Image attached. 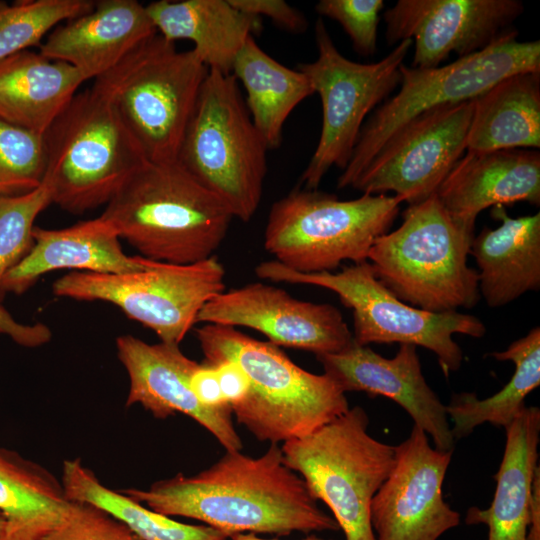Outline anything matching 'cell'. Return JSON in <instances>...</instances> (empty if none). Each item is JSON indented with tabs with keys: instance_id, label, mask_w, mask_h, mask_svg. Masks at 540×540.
Masks as SVG:
<instances>
[{
	"instance_id": "6da1fadb",
	"label": "cell",
	"mask_w": 540,
	"mask_h": 540,
	"mask_svg": "<svg viewBox=\"0 0 540 540\" xmlns=\"http://www.w3.org/2000/svg\"><path fill=\"white\" fill-rule=\"evenodd\" d=\"M119 491L155 512L202 521L229 537L243 532L286 536L339 529L336 520L320 509L303 478L285 464L277 444L256 458L226 451L193 476L179 473L148 489Z\"/></svg>"
},
{
	"instance_id": "7a4b0ae2",
	"label": "cell",
	"mask_w": 540,
	"mask_h": 540,
	"mask_svg": "<svg viewBox=\"0 0 540 540\" xmlns=\"http://www.w3.org/2000/svg\"><path fill=\"white\" fill-rule=\"evenodd\" d=\"M100 216L141 257L178 265L213 256L234 219L225 203L176 160L146 161Z\"/></svg>"
},
{
	"instance_id": "3957f363",
	"label": "cell",
	"mask_w": 540,
	"mask_h": 540,
	"mask_svg": "<svg viewBox=\"0 0 540 540\" xmlns=\"http://www.w3.org/2000/svg\"><path fill=\"white\" fill-rule=\"evenodd\" d=\"M196 337L203 362L231 360L247 375L248 395L232 412L259 441L277 444L305 436L350 408L328 375L304 370L269 341L220 324H202Z\"/></svg>"
},
{
	"instance_id": "277c9868",
	"label": "cell",
	"mask_w": 540,
	"mask_h": 540,
	"mask_svg": "<svg viewBox=\"0 0 540 540\" xmlns=\"http://www.w3.org/2000/svg\"><path fill=\"white\" fill-rule=\"evenodd\" d=\"M401 225L379 236L367 261L401 301L429 312L471 308L480 298L478 272L467 264L474 231L456 221L436 193L409 205Z\"/></svg>"
},
{
	"instance_id": "5b68a950",
	"label": "cell",
	"mask_w": 540,
	"mask_h": 540,
	"mask_svg": "<svg viewBox=\"0 0 540 540\" xmlns=\"http://www.w3.org/2000/svg\"><path fill=\"white\" fill-rule=\"evenodd\" d=\"M209 69L156 33L105 74L97 89L150 162L175 161Z\"/></svg>"
},
{
	"instance_id": "8992f818",
	"label": "cell",
	"mask_w": 540,
	"mask_h": 540,
	"mask_svg": "<svg viewBox=\"0 0 540 540\" xmlns=\"http://www.w3.org/2000/svg\"><path fill=\"white\" fill-rule=\"evenodd\" d=\"M268 146L232 74L209 70L176 161L215 194L234 218L255 215L267 173Z\"/></svg>"
},
{
	"instance_id": "52a82bcc",
	"label": "cell",
	"mask_w": 540,
	"mask_h": 540,
	"mask_svg": "<svg viewBox=\"0 0 540 540\" xmlns=\"http://www.w3.org/2000/svg\"><path fill=\"white\" fill-rule=\"evenodd\" d=\"M52 203L82 214L107 203L147 160L110 102L76 93L43 134Z\"/></svg>"
},
{
	"instance_id": "ba28073f",
	"label": "cell",
	"mask_w": 540,
	"mask_h": 540,
	"mask_svg": "<svg viewBox=\"0 0 540 540\" xmlns=\"http://www.w3.org/2000/svg\"><path fill=\"white\" fill-rule=\"evenodd\" d=\"M401 203L395 195L339 200L317 189H294L269 210L264 248L300 273L333 272L345 260L364 262L374 241L388 232Z\"/></svg>"
},
{
	"instance_id": "9c48e42d",
	"label": "cell",
	"mask_w": 540,
	"mask_h": 540,
	"mask_svg": "<svg viewBox=\"0 0 540 540\" xmlns=\"http://www.w3.org/2000/svg\"><path fill=\"white\" fill-rule=\"evenodd\" d=\"M368 426L366 411L354 406L281 447L285 464L329 507L345 540H375L371 501L395 463V446L372 437Z\"/></svg>"
},
{
	"instance_id": "30bf717a",
	"label": "cell",
	"mask_w": 540,
	"mask_h": 540,
	"mask_svg": "<svg viewBox=\"0 0 540 540\" xmlns=\"http://www.w3.org/2000/svg\"><path fill=\"white\" fill-rule=\"evenodd\" d=\"M257 277L272 282L306 284L337 294L353 313V340L361 346L411 344L432 351L446 377L457 371L463 352L454 334L480 338L486 333L476 316L458 311L435 313L411 306L397 298L376 277L368 261L353 263L339 272L300 273L276 260L260 262Z\"/></svg>"
},
{
	"instance_id": "8fae6325",
	"label": "cell",
	"mask_w": 540,
	"mask_h": 540,
	"mask_svg": "<svg viewBox=\"0 0 540 540\" xmlns=\"http://www.w3.org/2000/svg\"><path fill=\"white\" fill-rule=\"evenodd\" d=\"M517 31L487 48L435 68L400 66V90L363 125L337 187H352L387 140L419 115L472 100L504 78L540 72V42L517 41Z\"/></svg>"
},
{
	"instance_id": "7c38bea8",
	"label": "cell",
	"mask_w": 540,
	"mask_h": 540,
	"mask_svg": "<svg viewBox=\"0 0 540 540\" xmlns=\"http://www.w3.org/2000/svg\"><path fill=\"white\" fill-rule=\"evenodd\" d=\"M224 279L225 269L213 255L185 265L150 260L147 268L128 273L70 272L53 283L52 292L111 303L161 342L180 345L203 306L224 291Z\"/></svg>"
},
{
	"instance_id": "4fadbf2b",
	"label": "cell",
	"mask_w": 540,
	"mask_h": 540,
	"mask_svg": "<svg viewBox=\"0 0 540 540\" xmlns=\"http://www.w3.org/2000/svg\"><path fill=\"white\" fill-rule=\"evenodd\" d=\"M315 40L317 58L298 67L322 104L318 144L301 176L305 189H317L332 167L347 166L365 118L400 84V66L413 45L406 39L378 62H354L340 53L321 18Z\"/></svg>"
},
{
	"instance_id": "5bb4252c",
	"label": "cell",
	"mask_w": 540,
	"mask_h": 540,
	"mask_svg": "<svg viewBox=\"0 0 540 540\" xmlns=\"http://www.w3.org/2000/svg\"><path fill=\"white\" fill-rule=\"evenodd\" d=\"M474 99L429 110L394 133L352 188L413 205L435 194L466 150Z\"/></svg>"
},
{
	"instance_id": "9a60e30c",
	"label": "cell",
	"mask_w": 540,
	"mask_h": 540,
	"mask_svg": "<svg viewBox=\"0 0 540 540\" xmlns=\"http://www.w3.org/2000/svg\"><path fill=\"white\" fill-rule=\"evenodd\" d=\"M452 453L432 447L414 424L409 437L395 446L394 466L371 501L375 540H438L459 525L460 514L442 493Z\"/></svg>"
},
{
	"instance_id": "2e32d148",
	"label": "cell",
	"mask_w": 540,
	"mask_h": 540,
	"mask_svg": "<svg viewBox=\"0 0 540 540\" xmlns=\"http://www.w3.org/2000/svg\"><path fill=\"white\" fill-rule=\"evenodd\" d=\"M523 11L519 0H398L384 13L385 36L389 45L412 40V67L435 68L516 32Z\"/></svg>"
},
{
	"instance_id": "e0dca14e",
	"label": "cell",
	"mask_w": 540,
	"mask_h": 540,
	"mask_svg": "<svg viewBox=\"0 0 540 540\" xmlns=\"http://www.w3.org/2000/svg\"><path fill=\"white\" fill-rule=\"evenodd\" d=\"M196 323L247 327L278 347L316 356L338 353L354 341L342 313L333 305L299 300L262 282L216 295L200 310Z\"/></svg>"
},
{
	"instance_id": "ac0fdd59",
	"label": "cell",
	"mask_w": 540,
	"mask_h": 540,
	"mask_svg": "<svg viewBox=\"0 0 540 540\" xmlns=\"http://www.w3.org/2000/svg\"><path fill=\"white\" fill-rule=\"evenodd\" d=\"M116 351L129 378L126 407L139 404L158 419L182 413L207 429L226 451L242 449L231 407H207L191 390L190 378L199 363L179 344H149L125 334L116 338Z\"/></svg>"
},
{
	"instance_id": "d6986e66",
	"label": "cell",
	"mask_w": 540,
	"mask_h": 540,
	"mask_svg": "<svg viewBox=\"0 0 540 540\" xmlns=\"http://www.w3.org/2000/svg\"><path fill=\"white\" fill-rule=\"evenodd\" d=\"M316 358L344 393L365 392L395 401L432 438L436 449L454 450L446 405L427 384L416 346L400 344L396 355L386 358L353 341L343 351Z\"/></svg>"
},
{
	"instance_id": "ffe728a7",
	"label": "cell",
	"mask_w": 540,
	"mask_h": 540,
	"mask_svg": "<svg viewBox=\"0 0 540 540\" xmlns=\"http://www.w3.org/2000/svg\"><path fill=\"white\" fill-rule=\"evenodd\" d=\"M156 33L146 5L135 0H100L87 13L55 27L39 52L71 65L86 80L96 79Z\"/></svg>"
},
{
	"instance_id": "44dd1931",
	"label": "cell",
	"mask_w": 540,
	"mask_h": 540,
	"mask_svg": "<svg viewBox=\"0 0 540 540\" xmlns=\"http://www.w3.org/2000/svg\"><path fill=\"white\" fill-rule=\"evenodd\" d=\"M436 195L448 213L472 231L486 208L520 201L539 206L540 153L524 149L467 151Z\"/></svg>"
},
{
	"instance_id": "7402d4cb",
	"label": "cell",
	"mask_w": 540,
	"mask_h": 540,
	"mask_svg": "<svg viewBox=\"0 0 540 540\" xmlns=\"http://www.w3.org/2000/svg\"><path fill=\"white\" fill-rule=\"evenodd\" d=\"M114 227L101 216L61 229L35 226L33 245L4 277L3 292L22 294L57 270L119 274L140 271L150 260L127 255Z\"/></svg>"
},
{
	"instance_id": "603a6c76",
	"label": "cell",
	"mask_w": 540,
	"mask_h": 540,
	"mask_svg": "<svg viewBox=\"0 0 540 540\" xmlns=\"http://www.w3.org/2000/svg\"><path fill=\"white\" fill-rule=\"evenodd\" d=\"M491 215L500 226L474 236L470 254L478 266L480 296L496 308L540 288V213L513 218L504 206H495Z\"/></svg>"
},
{
	"instance_id": "cb8c5ba5",
	"label": "cell",
	"mask_w": 540,
	"mask_h": 540,
	"mask_svg": "<svg viewBox=\"0 0 540 540\" xmlns=\"http://www.w3.org/2000/svg\"><path fill=\"white\" fill-rule=\"evenodd\" d=\"M506 443L487 509H468L466 524H485L487 540H527L532 483L539 467L540 409L525 407L505 427Z\"/></svg>"
},
{
	"instance_id": "d4e9b609",
	"label": "cell",
	"mask_w": 540,
	"mask_h": 540,
	"mask_svg": "<svg viewBox=\"0 0 540 540\" xmlns=\"http://www.w3.org/2000/svg\"><path fill=\"white\" fill-rule=\"evenodd\" d=\"M146 10L158 34L168 41L189 40L209 70L231 74L260 18L234 7L230 0L155 1Z\"/></svg>"
},
{
	"instance_id": "484cf974",
	"label": "cell",
	"mask_w": 540,
	"mask_h": 540,
	"mask_svg": "<svg viewBox=\"0 0 540 540\" xmlns=\"http://www.w3.org/2000/svg\"><path fill=\"white\" fill-rule=\"evenodd\" d=\"M86 78L71 65L25 50L0 62V119L44 134Z\"/></svg>"
},
{
	"instance_id": "4316f807",
	"label": "cell",
	"mask_w": 540,
	"mask_h": 540,
	"mask_svg": "<svg viewBox=\"0 0 540 540\" xmlns=\"http://www.w3.org/2000/svg\"><path fill=\"white\" fill-rule=\"evenodd\" d=\"M540 147V72L504 78L474 99L466 150Z\"/></svg>"
},
{
	"instance_id": "83f0119b",
	"label": "cell",
	"mask_w": 540,
	"mask_h": 540,
	"mask_svg": "<svg viewBox=\"0 0 540 540\" xmlns=\"http://www.w3.org/2000/svg\"><path fill=\"white\" fill-rule=\"evenodd\" d=\"M70 505L61 480L38 463L0 446V513L7 523L6 540H42Z\"/></svg>"
},
{
	"instance_id": "f1b7e54d",
	"label": "cell",
	"mask_w": 540,
	"mask_h": 540,
	"mask_svg": "<svg viewBox=\"0 0 540 540\" xmlns=\"http://www.w3.org/2000/svg\"><path fill=\"white\" fill-rule=\"evenodd\" d=\"M231 74L245 90V105L268 149L278 148L287 118L314 94L310 81L300 70L290 69L268 55L254 35L236 57Z\"/></svg>"
},
{
	"instance_id": "f546056e",
	"label": "cell",
	"mask_w": 540,
	"mask_h": 540,
	"mask_svg": "<svg viewBox=\"0 0 540 540\" xmlns=\"http://www.w3.org/2000/svg\"><path fill=\"white\" fill-rule=\"evenodd\" d=\"M499 361H511L515 371L508 383L494 395L479 399L474 392L452 395L446 405L454 440L462 439L484 423L508 426L526 407L525 398L540 385V327L512 342L505 350L489 354Z\"/></svg>"
},
{
	"instance_id": "4dcf8cb0",
	"label": "cell",
	"mask_w": 540,
	"mask_h": 540,
	"mask_svg": "<svg viewBox=\"0 0 540 540\" xmlns=\"http://www.w3.org/2000/svg\"><path fill=\"white\" fill-rule=\"evenodd\" d=\"M60 480L67 499L102 509L141 540H230L216 528L175 521L108 488L80 459L64 461Z\"/></svg>"
},
{
	"instance_id": "1f68e13d",
	"label": "cell",
	"mask_w": 540,
	"mask_h": 540,
	"mask_svg": "<svg viewBox=\"0 0 540 540\" xmlns=\"http://www.w3.org/2000/svg\"><path fill=\"white\" fill-rule=\"evenodd\" d=\"M95 5L91 0H33L7 4L0 1V62L39 46L58 25L83 15Z\"/></svg>"
},
{
	"instance_id": "d6a6232c",
	"label": "cell",
	"mask_w": 540,
	"mask_h": 540,
	"mask_svg": "<svg viewBox=\"0 0 540 540\" xmlns=\"http://www.w3.org/2000/svg\"><path fill=\"white\" fill-rule=\"evenodd\" d=\"M47 168L43 134L0 119V194L25 193L40 186Z\"/></svg>"
},
{
	"instance_id": "836d02e7",
	"label": "cell",
	"mask_w": 540,
	"mask_h": 540,
	"mask_svg": "<svg viewBox=\"0 0 540 540\" xmlns=\"http://www.w3.org/2000/svg\"><path fill=\"white\" fill-rule=\"evenodd\" d=\"M51 203V191L45 181L25 193L0 194V298L4 277L31 249L34 222Z\"/></svg>"
},
{
	"instance_id": "e575fe53",
	"label": "cell",
	"mask_w": 540,
	"mask_h": 540,
	"mask_svg": "<svg viewBox=\"0 0 540 540\" xmlns=\"http://www.w3.org/2000/svg\"><path fill=\"white\" fill-rule=\"evenodd\" d=\"M382 0H320L316 12L337 21L350 37L356 52L372 56L377 51Z\"/></svg>"
},
{
	"instance_id": "d590c367",
	"label": "cell",
	"mask_w": 540,
	"mask_h": 540,
	"mask_svg": "<svg viewBox=\"0 0 540 540\" xmlns=\"http://www.w3.org/2000/svg\"><path fill=\"white\" fill-rule=\"evenodd\" d=\"M42 540L141 539L102 509L87 503L71 501L63 519Z\"/></svg>"
},
{
	"instance_id": "8d00e7d4",
	"label": "cell",
	"mask_w": 540,
	"mask_h": 540,
	"mask_svg": "<svg viewBox=\"0 0 540 540\" xmlns=\"http://www.w3.org/2000/svg\"><path fill=\"white\" fill-rule=\"evenodd\" d=\"M230 3L244 13L258 18L265 16L291 33H301L307 28L303 13L283 0H230Z\"/></svg>"
},
{
	"instance_id": "74e56055",
	"label": "cell",
	"mask_w": 540,
	"mask_h": 540,
	"mask_svg": "<svg viewBox=\"0 0 540 540\" xmlns=\"http://www.w3.org/2000/svg\"><path fill=\"white\" fill-rule=\"evenodd\" d=\"M0 334L6 335L16 344L27 348L40 347L52 338V331L47 325L18 322L1 304Z\"/></svg>"
},
{
	"instance_id": "f35d334b",
	"label": "cell",
	"mask_w": 540,
	"mask_h": 540,
	"mask_svg": "<svg viewBox=\"0 0 540 540\" xmlns=\"http://www.w3.org/2000/svg\"><path fill=\"white\" fill-rule=\"evenodd\" d=\"M210 365L216 370L222 394L231 409L240 404L250 388L249 379L243 369L231 360H221Z\"/></svg>"
},
{
	"instance_id": "ab89813d",
	"label": "cell",
	"mask_w": 540,
	"mask_h": 540,
	"mask_svg": "<svg viewBox=\"0 0 540 540\" xmlns=\"http://www.w3.org/2000/svg\"><path fill=\"white\" fill-rule=\"evenodd\" d=\"M190 387L197 399L207 407L230 406L222 394L216 370L210 364L199 363L191 375Z\"/></svg>"
},
{
	"instance_id": "60d3db41",
	"label": "cell",
	"mask_w": 540,
	"mask_h": 540,
	"mask_svg": "<svg viewBox=\"0 0 540 540\" xmlns=\"http://www.w3.org/2000/svg\"><path fill=\"white\" fill-rule=\"evenodd\" d=\"M527 540H540V468L536 470L531 490Z\"/></svg>"
},
{
	"instance_id": "b9f144b4",
	"label": "cell",
	"mask_w": 540,
	"mask_h": 540,
	"mask_svg": "<svg viewBox=\"0 0 540 540\" xmlns=\"http://www.w3.org/2000/svg\"><path fill=\"white\" fill-rule=\"evenodd\" d=\"M230 540H278V539L259 538L254 533H247V534L238 533V534H234V535L230 536ZM302 540H325V539H322V538L317 537L316 535L312 534V535H309V536H307L306 538H304Z\"/></svg>"
},
{
	"instance_id": "7bdbcfd3",
	"label": "cell",
	"mask_w": 540,
	"mask_h": 540,
	"mask_svg": "<svg viewBox=\"0 0 540 540\" xmlns=\"http://www.w3.org/2000/svg\"><path fill=\"white\" fill-rule=\"evenodd\" d=\"M7 539V523L4 516L0 513V540Z\"/></svg>"
}]
</instances>
